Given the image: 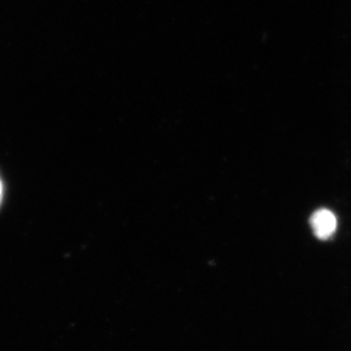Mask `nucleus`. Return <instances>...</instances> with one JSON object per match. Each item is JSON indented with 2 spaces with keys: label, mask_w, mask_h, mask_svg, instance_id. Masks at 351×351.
Returning a JSON list of instances; mask_svg holds the SVG:
<instances>
[{
  "label": "nucleus",
  "mask_w": 351,
  "mask_h": 351,
  "mask_svg": "<svg viewBox=\"0 0 351 351\" xmlns=\"http://www.w3.org/2000/svg\"><path fill=\"white\" fill-rule=\"evenodd\" d=\"M3 199V182H1V178H0V203Z\"/></svg>",
  "instance_id": "2"
},
{
  "label": "nucleus",
  "mask_w": 351,
  "mask_h": 351,
  "mask_svg": "<svg viewBox=\"0 0 351 351\" xmlns=\"http://www.w3.org/2000/svg\"><path fill=\"white\" fill-rule=\"evenodd\" d=\"M311 226L317 239H330L337 229V219L329 210H319L311 216Z\"/></svg>",
  "instance_id": "1"
}]
</instances>
